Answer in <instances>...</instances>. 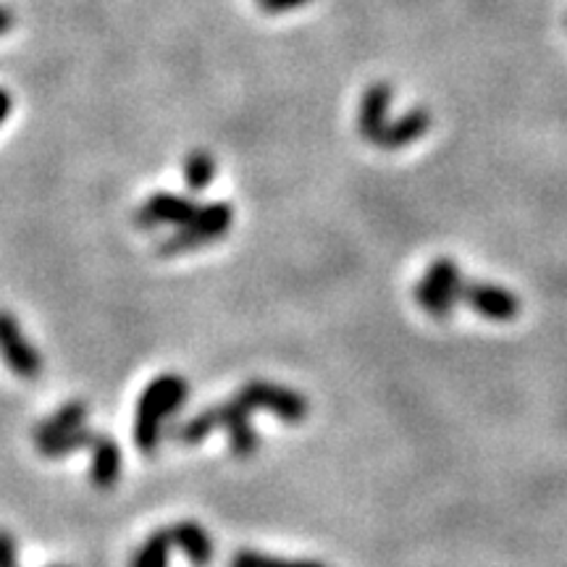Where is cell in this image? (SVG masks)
Instances as JSON below:
<instances>
[{
    "instance_id": "obj_1",
    "label": "cell",
    "mask_w": 567,
    "mask_h": 567,
    "mask_svg": "<svg viewBox=\"0 0 567 567\" xmlns=\"http://www.w3.org/2000/svg\"><path fill=\"white\" fill-rule=\"evenodd\" d=\"M269 410L279 416L284 423L297 426L308 418V399L290 386L271 384V382H250L237 392L229 402L211 407V410L197 412L195 418L179 426L177 442L184 446H195L211 436V431L224 429L229 433V446L237 457H250L258 450V433L250 423V412Z\"/></svg>"
},
{
    "instance_id": "obj_2",
    "label": "cell",
    "mask_w": 567,
    "mask_h": 567,
    "mask_svg": "<svg viewBox=\"0 0 567 567\" xmlns=\"http://www.w3.org/2000/svg\"><path fill=\"white\" fill-rule=\"evenodd\" d=\"M186 395H190V384L179 373H163L143 392L135 420V442L139 452L152 455L158 450L163 420L171 418L184 405Z\"/></svg>"
},
{
    "instance_id": "obj_3",
    "label": "cell",
    "mask_w": 567,
    "mask_h": 567,
    "mask_svg": "<svg viewBox=\"0 0 567 567\" xmlns=\"http://www.w3.org/2000/svg\"><path fill=\"white\" fill-rule=\"evenodd\" d=\"M231 224H235V208L229 203L203 205L190 222L179 226V231H173L171 237H166L158 245V252L161 256H182V252L195 250V247L216 242L231 229Z\"/></svg>"
},
{
    "instance_id": "obj_4",
    "label": "cell",
    "mask_w": 567,
    "mask_h": 567,
    "mask_svg": "<svg viewBox=\"0 0 567 567\" xmlns=\"http://www.w3.org/2000/svg\"><path fill=\"white\" fill-rule=\"evenodd\" d=\"M463 271L457 269L455 260L439 258L433 260L416 286L418 305L436 321H450L452 310L457 305V290L463 282Z\"/></svg>"
},
{
    "instance_id": "obj_5",
    "label": "cell",
    "mask_w": 567,
    "mask_h": 567,
    "mask_svg": "<svg viewBox=\"0 0 567 567\" xmlns=\"http://www.w3.org/2000/svg\"><path fill=\"white\" fill-rule=\"evenodd\" d=\"M457 303H465L473 308L481 318H489V321H512V318L520 313L518 297L512 295L510 290L497 284H481V282H468L463 279L457 290Z\"/></svg>"
},
{
    "instance_id": "obj_6",
    "label": "cell",
    "mask_w": 567,
    "mask_h": 567,
    "mask_svg": "<svg viewBox=\"0 0 567 567\" xmlns=\"http://www.w3.org/2000/svg\"><path fill=\"white\" fill-rule=\"evenodd\" d=\"M0 355H3L5 365L26 382H35L43 371V358L35 347L26 342L22 326L9 310H0Z\"/></svg>"
},
{
    "instance_id": "obj_7",
    "label": "cell",
    "mask_w": 567,
    "mask_h": 567,
    "mask_svg": "<svg viewBox=\"0 0 567 567\" xmlns=\"http://www.w3.org/2000/svg\"><path fill=\"white\" fill-rule=\"evenodd\" d=\"M200 205L192 203L190 197H179V195H169V192H161V195H152L143 208L137 211L135 222L143 229H152L158 224H177L182 226L195 216Z\"/></svg>"
},
{
    "instance_id": "obj_8",
    "label": "cell",
    "mask_w": 567,
    "mask_h": 567,
    "mask_svg": "<svg viewBox=\"0 0 567 567\" xmlns=\"http://www.w3.org/2000/svg\"><path fill=\"white\" fill-rule=\"evenodd\" d=\"M392 105V84L389 82H373L363 92L358 111V132L365 143H376L378 132L386 126V113Z\"/></svg>"
},
{
    "instance_id": "obj_9",
    "label": "cell",
    "mask_w": 567,
    "mask_h": 567,
    "mask_svg": "<svg viewBox=\"0 0 567 567\" xmlns=\"http://www.w3.org/2000/svg\"><path fill=\"white\" fill-rule=\"evenodd\" d=\"M431 126V113L426 109H412L405 116H399L397 122H386V126L378 132L376 143L382 150H402L407 145L418 143L420 137H426Z\"/></svg>"
},
{
    "instance_id": "obj_10",
    "label": "cell",
    "mask_w": 567,
    "mask_h": 567,
    "mask_svg": "<svg viewBox=\"0 0 567 567\" xmlns=\"http://www.w3.org/2000/svg\"><path fill=\"white\" fill-rule=\"evenodd\" d=\"M171 538L173 546L184 552L190 557V563L195 567H208L213 559V536L203 525L195 520H182V523L171 525Z\"/></svg>"
},
{
    "instance_id": "obj_11",
    "label": "cell",
    "mask_w": 567,
    "mask_h": 567,
    "mask_svg": "<svg viewBox=\"0 0 567 567\" xmlns=\"http://www.w3.org/2000/svg\"><path fill=\"white\" fill-rule=\"evenodd\" d=\"M122 473V452L111 436H95L92 442V484L98 489H113Z\"/></svg>"
},
{
    "instance_id": "obj_12",
    "label": "cell",
    "mask_w": 567,
    "mask_h": 567,
    "mask_svg": "<svg viewBox=\"0 0 567 567\" xmlns=\"http://www.w3.org/2000/svg\"><path fill=\"white\" fill-rule=\"evenodd\" d=\"M87 416H90V410H87L84 402H79V399L66 402L64 407H58L50 418H45L43 423L35 426V444L50 442V439L61 436V433L82 429Z\"/></svg>"
},
{
    "instance_id": "obj_13",
    "label": "cell",
    "mask_w": 567,
    "mask_h": 567,
    "mask_svg": "<svg viewBox=\"0 0 567 567\" xmlns=\"http://www.w3.org/2000/svg\"><path fill=\"white\" fill-rule=\"evenodd\" d=\"M173 549L171 531H156L152 536L145 538V544L139 546L137 555L132 557V567H169V555Z\"/></svg>"
},
{
    "instance_id": "obj_14",
    "label": "cell",
    "mask_w": 567,
    "mask_h": 567,
    "mask_svg": "<svg viewBox=\"0 0 567 567\" xmlns=\"http://www.w3.org/2000/svg\"><path fill=\"white\" fill-rule=\"evenodd\" d=\"M95 436H98L95 431H90L87 426H82V429L61 433V436L50 439V442L37 444V450L43 457H66V455H71V452L84 450V446H92Z\"/></svg>"
},
{
    "instance_id": "obj_15",
    "label": "cell",
    "mask_w": 567,
    "mask_h": 567,
    "mask_svg": "<svg viewBox=\"0 0 567 567\" xmlns=\"http://www.w3.org/2000/svg\"><path fill=\"white\" fill-rule=\"evenodd\" d=\"M216 179V158L205 150H195L184 161V182L192 192H203Z\"/></svg>"
},
{
    "instance_id": "obj_16",
    "label": "cell",
    "mask_w": 567,
    "mask_h": 567,
    "mask_svg": "<svg viewBox=\"0 0 567 567\" xmlns=\"http://www.w3.org/2000/svg\"><path fill=\"white\" fill-rule=\"evenodd\" d=\"M231 567H326L321 563H310V559H282L260 555V552H237Z\"/></svg>"
},
{
    "instance_id": "obj_17",
    "label": "cell",
    "mask_w": 567,
    "mask_h": 567,
    "mask_svg": "<svg viewBox=\"0 0 567 567\" xmlns=\"http://www.w3.org/2000/svg\"><path fill=\"white\" fill-rule=\"evenodd\" d=\"M0 567H16V538L0 529Z\"/></svg>"
},
{
    "instance_id": "obj_18",
    "label": "cell",
    "mask_w": 567,
    "mask_h": 567,
    "mask_svg": "<svg viewBox=\"0 0 567 567\" xmlns=\"http://www.w3.org/2000/svg\"><path fill=\"white\" fill-rule=\"evenodd\" d=\"M310 0H258L260 11L265 13H286V11H295V9H303V5H308Z\"/></svg>"
},
{
    "instance_id": "obj_19",
    "label": "cell",
    "mask_w": 567,
    "mask_h": 567,
    "mask_svg": "<svg viewBox=\"0 0 567 567\" xmlns=\"http://www.w3.org/2000/svg\"><path fill=\"white\" fill-rule=\"evenodd\" d=\"M9 113H11V95L5 90H0V122H5Z\"/></svg>"
},
{
    "instance_id": "obj_20",
    "label": "cell",
    "mask_w": 567,
    "mask_h": 567,
    "mask_svg": "<svg viewBox=\"0 0 567 567\" xmlns=\"http://www.w3.org/2000/svg\"><path fill=\"white\" fill-rule=\"evenodd\" d=\"M11 24H13L11 11L9 9H0V35H3V32H9Z\"/></svg>"
},
{
    "instance_id": "obj_21",
    "label": "cell",
    "mask_w": 567,
    "mask_h": 567,
    "mask_svg": "<svg viewBox=\"0 0 567 567\" xmlns=\"http://www.w3.org/2000/svg\"><path fill=\"white\" fill-rule=\"evenodd\" d=\"M53 567H66V565H53Z\"/></svg>"
}]
</instances>
